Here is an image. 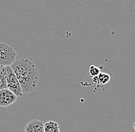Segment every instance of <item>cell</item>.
Returning <instances> with one entry per match:
<instances>
[{"instance_id":"6da1fadb","label":"cell","mask_w":135,"mask_h":132,"mask_svg":"<svg viewBox=\"0 0 135 132\" xmlns=\"http://www.w3.org/2000/svg\"><path fill=\"white\" fill-rule=\"evenodd\" d=\"M21 86L23 93H31L37 87L39 73L35 64L31 59L16 60L11 65Z\"/></svg>"},{"instance_id":"7a4b0ae2","label":"cell","mask_w":135,"mask_h":132,"mask_svg":"<svg viewBox=\"0 0 135 132\" xmlns=\"http://www.w3.org/2000/svg\"><path fill=\"white\" fill-rule=\"evenodd\" d=\"M4 75L6 77L7 89L12 91L17 97H22L23 96V92L22 90L21 86L17 79L16 76L10 66H2Z\"/></svg>"},{"instance_id":"3957f363","label":"cell","mask_w":135,"mask_h":132,"mask_svg":"<svg viewBox=\"0 0 135 132\" xmlns=\"http://www.w3.org/2000/svg\"><path fill=\"white\" fill-rule=\"evenodd\" d=\"M16 58V52L10 45L0 42V66H10Z\"/></svg>"},{"instance_id":"277c9868","label":"cell","mask_w":135,"mask_h":132,"mask_svg":"<svg viewBox=\"0 0 135 132\" xmlns=\"http://www.w3.org/2000/svg\"><path fill=\"white\" fill-rule=\"evenodd\" d=\"M17 96L8 89L0 90V107H8L16 102Z\"/></svg>"},{"instance_id":"5b68a950","label":"cell","mask_w":135,"mask_h":132,"mask_svg":"<svg viewBox=\"0 0 135 132\" xmlns=\"http://www.w3.org/2000/svg\"><path fill=\"white\" fill-rule=\"evenodd\" d=\"M25 132H44V123L40 120H32L25 125Z\"/></svg>"},{"instance_id":"8992f818","label":"cell","mask_w":135,"mask_h":132,"mask_svg":"<svg viewBox=\"0 0 135 132\" xmlns=\"http://www.w3.org/2000/svg\"><path fill=\"white\" fill-rule=\"evenodd\" d=\"M110 80V76L107 73L101 72L96 77H92V82L96 85L104 86L109 83Z\"/></svg>"},{"instance_id":"52a82bcc","label":"cell","mask_w":135,"mask_h":132,"mask_svg":"<svg viewBox=\"0 0 135 132\" xmlns=\"http://www.w3.org/2000/svg\"><path fill=\"white\" fill-rule=\"evenodd\" d=\"M44 132H60L59 124L53 121L47 122L44 124Z\"/></svg>"},{"instance_id":"ba28073f","label":"cell","mask_w":135,"mask_h":132,"mask_svg":"<svg viewBox=\"0 0 135 132\" xmlns=\"http://www.w3.org/2000/svg\"><path fill=\"white\" fill-rule=\"evenodd\" d=\"M4 89H7V84H6V80L4 75L2 66H0V90Z\"/></svg>"},{"instance_id":"9c48e42d","label":"cell","mask_w":135,"mask_h":132,"mask_svg":"<svg viewBox=\"0 0 135 132\" xmlns=\"http://www.w3.org/2000/svg\"><path fill=\"white\" fill-rule=\"evenodd\" d=\"M128 11L131 13H135V0H124Z\"/></svg>"},{"instance_id":"30bf717a","label":"cell","mask_w":135,"mask_h":132,"mask_svg":"<svg viewBox=\"0 0 135 132\" xmlns=\"http://www.w3.org/2000/svg\"><path fill=\"white\" fill-rule=\"evenodd\" d=\"M101 73V70L100 68L97 67L96 66H94V65H91L89 68V74L91 77H96L98 76L99 73Z\"/></svg>"},{"instance_id":"8fae6325","label":"cell","mask_w":135,"mask_h":132,"mask_svg":"<svg viewBox=\"0 0 135 132\" xmlns=\"http://www.w3.org/2000/svg\"><path fill=\"white\" fill-rule=\"evenodd\" d=\"M133 127H134V130H135V122L134 123V124H133Z\"/></svg>"}]
</instances>
